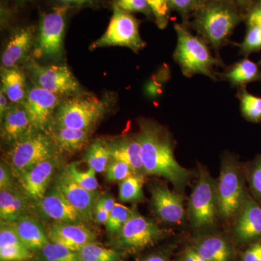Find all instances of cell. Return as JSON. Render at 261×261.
Masks as SVG:
<instances>
[{"label": "cell", "mask_w": 261, "mask_h": 261, "mask_svg": "<svg viewBox=\"0 0 261 261\" xmlns=\"http://www.w3.org/2000/svg\"><path fill=\"white\" fill-rule=\"evenodd\" d=\"M256 261H261V254L260 256L258 257V258L257 259Z\"/></svg>", "instance_id": "55"}, {"label": "cell", "mask_w": 261, "mask_h": 261, "mask_svg": "<svg viewBox=\"0 0 261 261\" xmlns=\"http://www.w3.org/2000/svg\"><path fill=\"white\" fill-rule=\"evenodd\" d=\"M108 144L111 159L126 163L136 175L145 172L140 143L136 137H123Z\"/></svg>", "instance_id": "20"}, {"label": "cell", "mask_w": 261, "mask_h": 261, "mask_svg": "<svg viewBox=\"0 0 261 261\" xmlns=\"http://www.w3.org/2000/svg\"><path fill=\"white\" fill-rule=\"evenodd\" d=\"M77 252L81 261H118L119 252L106 248L95 243H90L82 247Z\"/></svg>", "instance_id": "28"}, {"label": "cell", "mask_w": 261, "mask_h": 261, "mask_svg": "<svg viewBox=\"0 0 261 261\" xmlns=\"http://www.w3.org/2000/svg\"><path fill=\"white\" fill-rule=\"evenodd\" d=\"M241 111L244 116L254 122L261 121V97L249 93L245 88L240 92Z\"/></svg>", "instance_id": "32"}, {"label": "cell", "mask_w": 261, "mask_h": 261, "mask_svg": "<svg viewBox=\"0 0 261 261\" xmlns=\"http://www.w3.org/2000/svg\"><path fill=\"white\" fill-rule=\"evenodd\" d=\"M252 189L257 195L261 197V161L257 163L251 174Z\"/></svg>", "instance_id": "43"}, {"label": "cell", "mask_w": 261, "mask_h": 261, "mask_svg": "<svg viewBox=\"0 0 261 261\" xmlns=\"http://www.w3.org/2000/svg\"><path fill=\"white\" fill-rule=\"evenodd\" d=\"M145 261H165L163 257L160 256H152L149 257Z\"/></svg>", "instance_id": "53"}, {"label": "cell", "mask_w": 261, "mask_h": 261, "mask_svg": "<svg viewBox=\"0 0 261 261\" xmlns=\"http://www.w3.org/2000/svg\"><path fill=\"white\" fill-rule=\"evenodd\" d=\"M174 28L178 41L173 58L183 74L188 77L202 74L215 80L214 68L222 66V62L211 55L202 39L192 35L183 25L176 23Z\"/></svg>", "instance_id": "3"}, {"label": "cell", "mask_w": 261, "mask_h": 261, "mask_svg": "<svg viewBox=\"0 0 261 261\" xmlns=\"http://www.w3.org/2000/svg\"><path fill=\"white\" fill-rule=\"evenodd\" d=\"M240 19L235 6L226 0H219L200 7L194 24L207 42L219 48L228 40Z\"/></svg>", "instance_id": "2"}, {"label": "cell", "mask_w": 261, "mask_h": 261, "mask_svg": "<svg viewBox=\"0 0 261 261\" xmlns=\"http://www.w3.org/2000/svg\"><path fill=\"white\" fill-rule=\"evenodd\" d=\"M94 216H95L96 221L99 224H106L109 219V213L104 208L102 203L99 202V199H98L95 209H94Z\"/></svg>", "instance_id": "44"}, {"label": "cell", "mask_w": 261, "mask_h": 261, "mask_svg": "<svg viewBox=\"0 0 261 261\" xmlns=\"http://www.w3.org/2000/svg\"><path fill=\"white\" fill-rule=\"evenodd\" d=\"M152 203L156 214L166 222L178 224L185 216L181 196L171 192L168 187H154L152 190Z\"/></svg>", "instance_id": "18"}, {"label": "cell", "mask_w": 261, "mask_h": 261, "mask_svg": "<svg viewBox=\"0 0 261 261\" xmlns=\"http://www.w3.org/2000/svg\"><path fill=\"white\" fill-rule=\"evenodd\" d=\"M115 8L127 13H142L145 15L152 13L147 0H115Z\"/></svg>", "instance_id": "38"}, {"label": "cell", "mask_w": 261, "mask_h": 261, "mask_svg": "<svg viewBox=\"0 0 261 261\" xmlns=\"http://www.w3.org/2000/svg\"><path fill=\"white\" fill-rule=\"evenodd\" d=\"M136 138L140 143L145 173L162 176L177 187L186 183L190 171L175 159L172 142L165 130L153 123H142Z\"/></svg>", "instance_id": "1"}, {"label": "cell", "mask_w": 261, "mask_h": 261, "mask_svg": "<svg viewBox=\"0 0 261 261\" xmlns=\"http://www.w3.org/2000/svg\"><path fill=\"white\" fill-rule=\"evenodd\" d=\"M210 1H219V0H196V3H197V9H198L200 7L202 6V5H203L204 4H205V3H208V2Z\"/></svg>", "instance_id": "52"}, {"label": "cell", "mask_w": 261, "mask_h": 261, "mask_svg": "<svg viewBox=\"0 0 261 261\" xmlns=\"http://www.w3.org/2000/svg\"><path fill=\"white\" fill-rule=\"evenodd\" d=\"M59 97L36 84L28 89L23 105L35 132H46L50 126L61 103Z\"/></svg>", "instance_id": "9"}, {"label": "cell", "mask_w": 261, "mask_h": 261, "mask_svg": "<svg viewBox=\"0 0 261 261\" xmlns=\"http://www.w3.org/2000/svg\"><path fill=\"white\" fill-rule=\"evenodd\" d=\"M9 99L7 97L3 92H0V119L3 121V118L6 114L7 111L9 109L10 105L8 102Z\"/></svg>", "instance_id": "47"}, {"label": "cell", "mask_w": 261, "mask_h": 261, "mask_svg": "<svg viewBox=\"0 0 261 261\" xmlns=\"http://www.w3.org/2000/svg\"><path fill=\"white\" fill-rule=\"evenodd\" d=\"M110 159L111 157L108 144L102 140L94 142L89 146L86 154V163L97 173L106 171Z\"/></svg>", "instance_id": "27"}, {"label": "cell", "mask_w": 261, "mask_h": 261, "mask_svg": "<svg viewBox=\"0 0 261 261\" xmlns=\"http://www.w3.org/2000/svg\"><path fill=\"white\" fill-rule=\"evenodd\" d=\"M135 174L133 170L126 163L113 160L106 169V178L108 181H122Z\"/></svg>", "instance_id": "36"}, {"label": "cell", "mask_w": 261, "mask_h": 261, "mask_svg": "<svg viewBox=\"0 0 261 261\" xmlns=\"http://www.w3.org/2000/svg\"><path fill=\"white\" fill-rule=\"evenodd\" d=\"M170 7L177 10L183 16L190 13L192 10H197L196 0H168Z\"/></svg>", "instance_id": "41"}, {"label": "cell", "mask_w": 261, "mask_h": 261, "mask_svg": "<svg viewBox=\"0 0 261 261\" xmlns=\"http://www.w3.org/2000/svg\"><path fill=\"white\" fill-rule=\"evenodd\" d=\"M55 188L83 216L85 221L93 219L94 209L98 200L96 192H89L80 186L65 168L57 178Z\"/></svg>", "instance_id": "13"}, {"label": "cell", "mask_w": 261, "mask_h": 261, "mask_svg": "<svg viewBox=\"0 0 261 261\" xmlns=\"http://www.w3.org/2000/svg\"><path fill=\"white\" fill-rule=\"evenodd\" d=\"M17 245H23V244L19 238L14 228L9 223L1 222L0 249Z\"/></svg>", "instance_id": "39"}, {"label": "cell", "mask_w": 261, "mask_h": 261, "mask_svg": "<svg viewBox=\"0 0 261 261\" xmlns=\"http://www.w3.org/2000/svg\"><path fill=\"white\" fill-rule=\"evenodd\" d=\"M261 254V244L254 245L243 255V261H256Z\"/></svg>", "instance_id": "46"}, {"label": "cell", "mask_w": 261, "mask_h": 261, "mask_svg": "<svg viewBox=\"0 0 261 261\" xmlns=\"http://www.w3.org/2000/svg\"><path fill=\"white\" fill-rule=\"evenodd\" d=\"M235 233L242 241H249L261 236V207L251 199L244 202Z\"/></svg>", "instance_id": "21"}, {"label": "cell", "mask_w": 261, "mask_h": 261, "mask_svg": "<svg viewBox=\"0 0 261 261\" xmlns=\"http://www.w3.org/2000/svg\"><path fill=\"white\" fill-rule=\"evenodd\" d=\"M117 233L118 246L139 250L159 240L162 231L152 221L135 213Z\"/></svg>", "instance_id": "12"}, {"label": "cell", "mask_w": 261, "mask_h": 261, "mask_svg": "<svg viewBox=\"0 0 261 261\" xmlns=\"http://www.w3.org/2000/svg\"><path fill=\"white\" fill-rule=\"evenodd\" d=\"M135 214L126 206L116 203L106 224V228L110 233H118Z\"/></svg>", "instance_id": "33"}, {"label": "cell", "mask_w": 261, "mask_h": 261, "mask_svg": "<svg viewBox=\"0 0 261 261\" xmlns=\"http://www.w3.org/2000/svg\"><path fill=\"white\" fill-rule=\"evenodd\" d=\"M261 49V28L257 27H248L246 36L243 42L240 44L241 54L247 56Z\"/></svg>", "instance_id": "34"}, {"label": "cell", "mask_w": 261, "mask_h": 261, "mask_svg": "<svg viewBox=\"0 0 261 261\" xmlns=\"http://www.w3.org/2000/svg\"><path fill=\"white\" fill-rule=\"evenodd\" d=\"M218 209L221 216L229 218L243 203V184L238 168L232 163H224L217 188Z\"/></svg>", "instance_id": "11"}, {"label": "cell", "mask_w": 261, "mask_h": 261, "mask_svg": "<svg viewBox=\"0 0 261 261\" xmlns=\"http://www.w3.org/2000/svg\"><path fill=\"white\" fill-rule=\"evenodd\" d=\"M235 1L240 6L246 8L251 4L252 0H235Z\"/></svg>", "instance_id": "51"}, {"label": "cell", "mask_w": 261, "mask_h": 261, "mask_svg": "<svg viewBox=\"0 0 261 261\" xmlns=\"http://www.w3.org/2000/svg\"><path fill=\"white\" fill-rule=\"evenodd\" d=\"M114 8L113 14L106 32L102 37L91 44V50L99 47L120 46L129 48L138 53L145 47L140 37L139 22L129 13Z\"/></svg>", "instance_id": "8"}, {"label": "cell", "mask_w": 261, "mask_h": 261, "mask_svg": "<svg viewBox=\"0 0 261 261\" xmlns=\"http://www.w3.org/2000/svg\"><path fill=\"white\" fill-rule=\"evenodd\" d=\"M108 107L106 101L93 96H73L60 103L51 124L90 130L106 114Z\"/></svg>", "instance_id": "4"}, {"label": "cell", "mask_w": 261, "mask_h": 261, "mask_svg": "<svg viewBox=\"0 0 261 261\" xmlns=\"http://www.w3.org/2000/svg\"><path fill=\"white\" fill-rule=\"evenodd\" d=\"M143 261H145V260H143Z\"/></svg>", "instance_id": "58"}, {"label": "cell", "mask_w": 261, "mask_h": 261, "mask_svg": "<svg viewBox=\"0 0 261 261\" xmlns=\"http://www.w3.org/2000/svg\"><path fill=\"white\" fill-rule=\"evenodd\" d=\"M15 192L16 190L13 188L0 192V218L2 222H5L8 219Z\"/></svg>", "instance_id": "40"}, {"label": "cell", "mask_w": 261, "mask_h": 261, "mask_svg": "<svg viewBox=\"0 0 261 261\" xmlns=\"http://www.w3.org/2000/svg\"><path fill=\"white\" fill-rule=\"evenodd\" d=\"M99 201L102 203L104 208L106 209L109 214H111V211H112L113 207H114L116 203L112 197H110V196L108 195L100 197V198L99 199Z\"/></svg>", "instance_id": "48"}, {"label": "cell", "mask_w": 261, "mask_h": 261, "mask_svg": "<svg viewBox=\"0 0 261 261\" xmlns=\"http://www.w3.org/2000/svg\"><path fill=\"white\" fill-rule=\"evenodd\" d=\"M260 63H261V61H260Z\"/></svg>", "instance_id": "59"}, {"label": "cell", "mask_w": 261, "mask_h": 261, "mask_svg": "<svg viewBox=\"0 0 261 261\" xmlns=\"http://www.w3.org/2000/svg\"><path fill=\"white\" fill-rule=\"evenodd\" d=\"M39 251L37 261H74L79 260L76 252L72 251L61 244L49 242Z\"/></svg>", "instance_id": "30"}, {"label": "cell", "mask_w": 261, "mask_h": 261, "mask_svg": "<svg viewBox=\"0 0 261 261\" xmlns=\"http://www.w3.org/2000/svg\"><path fill=\"white\" fill-rule=\"evenodd\" d=\"M36 37L33 27H24L15 30L10 36L2 55L1 63L3 68L18 67L25 61L34 47Z\"/></svg>", "instance_id": "15"}, {"label": "cell", "mask_w": 261, "mask_h": 261, "mask_svg": "<svg viewBox=\"0 0 261 261\" xmlns=\"http://www.w3.org/2000/svg\"><path fill=\"white\" fill-rule=\"evenodd\" d=\"M119 198L122 202H135L144 198L143 178L141 175H132L121 181Z\"/></svg>", "instance_id": "29"}, {"label": "cell", "mask_w": 261, "mask_h": 261, "mask_svg": "<svg viewBox=\"0 0 261 261\" xmlns=\"http://www.w3.org/2000/svg\"><path fill=\"white\" fill-rule=\"evenodd\" d=\"M71 177L80 186L83 187L89 192H96L99 188L96 171L91 166H88L87 170L80 168V162H73L67 166Z\"/></svg>", "instance_id": "31"}, {"label": "cell", "mask_w": 261, "mask_h": 261, "mask_svg": "<svg viewBox=\"0 0 261 261\" xmlns=\"http://www.w3.org/2000/svg\"><path fill=\"white\" fill-rule=\"evenodd\" d=\"M58 155L43 161L18 178L27 198L39 202L46 195L48 187L58 168Z\"/></svg>", "instance_id": "14"}, {"label": "cell", "mask_w": 261, "mask_h": 261, "mask_svg": "<svg viewBox=\"0 0 261 261\" xmlns=\"http://www.w3.org/2000/svg\"><path fill=\"white\" fill-rule=\"evenodd\" d=\"M151 11L160 29L167 27L169 20L170 7L168 0H147Z\"/></svg>", "instance_id": "35"}, {"label": "cell", "mask_w": 261, "mask_h": 261, "mask_svg": "<svg viewBox=\"0 0 261 261\" xmlns=\"http://www.w3.org/2000/svg\"><path fill=\"white\" fill-rule=\"evenodd\" d=\"M74 261H81V260H74Z\"/></svg>", "instance_id": "57"}, {"label": "cell", "mask_w": 261, "mask_h": 261, "mask_svg": "<svg viewBox=\"0 0 261 261\" xmlns=\"http://www.w3.org/2000/svg\"><path fill=\"white\" fill-rule=\"evenodd\" d=\"M248 27H257L261 28V5L255 7L252 10L247 20Z\"/></svg>", "instance_id": "45"}, {"label": "cell", "mask_w": 261, "mask_h": 261, "mask_svg": "<svg viewBox=\"0 0 261 261\" xmlns=\"http://www.w3.org/2000/svg\"><path fill=\"white\" fill-rule=\"evenodd\" d=\"M13 145L8 158L10 171L17 179L39 163L58 155L54 141L42 132H33Z\"/></svg>", "instance_id": "5"}, {"label": "cell", "mask_w": 261, "mask_h": 261, "mask_svg": "<svg viewBox=\"0 0 261 261\" xmlns=\"http://www.w3.org/2000/svg\"><path fill=\"white\" fill-rule=\"evenodd\" d=\"M9 224L14 228L24 246L32 251L41 250L50 242L42 225L33 218L24 216Z\"/></svg>", "instance_id": "22"}, {"label": "cell", "mask_w": 261, "mask_h": 261, "mask_svg": "<svg viewBox=\"0 0 261 261\" xmlns=\"http://www.w3.org/2000/svg\"><path fill=\"white\" fill-rule=\"evenodd\" d=\"M38 203L42 214L57 222L80 224L85 221L82 215L56 188L44 195Z\"/></svg>", "instance_id": "17"}, {"label": "cell", "mask_w": 261, "mask_h": 261, "mask_svg": "<svg viewBox=\"0 0 261 261\" xmlns=\"http://www.w3.org/2000/svg\"><path fill=\"white\" fill-rule=\"evenodd\" d=\"M57 1L62 3V5L70 7V5L81 6V5L91 4V3H94L96 0H57Z\"/></svg>", "instance_id": "49"}, {"label": "cell", "mask_w": 261, "mask_h": 261, "mask_svg": "<svg viewBox=\"0 0 261 261\" xmlns=\"http://www.w3.org/2000/svg\"><path fill=\"white\" fill-rule=\"evenodd\" d=\"M32 250L23 245H17L0 249L1 261H27L32 259Z\"/></svg>", "instance_id": "37"}, {"label": "cell", "mask_w": 261, "mask_h": 261, "mask_svg": "<svg viewBox=\"0 0 261 261\" xmlns=\"http://www.w3.org/2000/svg\"><path fill=\"white\" fill-rule=\"evenodd\" d=\"M13 177L10 169L5 166V163L0 165V190H10L13 188Z\"/></svg>", "instance_id": "42"}, {"label": "cell", "mask_w": 261, "mask_h": 261, "mask_svg": "<svg viewBox=\"0 0 261 261\" xmlns=\"http://www.w3.org/2000/svg\"><path fill=\"white\" fill-rule=\"evenodd\" d=\"M47 235L51 243L61 244L73 252L96 240L95 234L85 226L69 223H56L49 228Z\"/></svg>", "instance_id": "16"}, {"label": "cell", "mask_w": 261, "mask_h": 261, "mask_svg": "<svg viewBox=\"0 0 261 261\" xmlns=\"http://www.w3.org/2000/svg\"><path fill=\"white\" fill-rule=\"evenodd\" d=\"M197 253L206 261H228L230 249L224 240L212 237L204 240L197 248Z\"/></svg>", "instance_id": "26"}, {"label": "cell", "mask_w": 261, "mask_h": 261, "mask_svg": "<svg viewBox=\"0 0 261 261\" xmlns=\"http://www.w3.org/2000/svg\"><path fill=\"white\" fill-rule=\"evenodd\" d=\"M25 68L33 83L51 93L67 97L84 94L80 82L65 65H42L32 58Z\"/></svg>", "instance_id": "7"}, {"label": "cell", "mask_w": 261, "mask_h": 261, "mask_svg": "<svg viewBox=\"0 0 261 261\" xmlns=\"http://www.w3.org/2000/svg\"><path fill=\"white\" fill-rule=\"evenodd\" d=\"M218 208L217 190L205 173L200 178L192 192L190 202V214L195 227L214 224Z\"/></svg>", "instance_id": "10"}, {"label": "cell", "mask_w": 261, "mask_h": 261, "mask_svg": "<svg viewBox=\"0 0 261 261\" xmlns=\"http://www.w3.org/2000/svg\"><path fill=\"white\" fill-rule=\"evenodd\" d=\"M259 2H260V5H261V0H259Z\"/></svg>", "instance_id": "56"}, {"label": "cell", "mask_w": 261, "mask_h": 261, "mask_svg": "<svg viewBox=\"0 0 261 261\" xmlns=\"http://www.w3.org/2000/svg\"><path fill=\"white\" fill-rule=\"evenodd\" d=\"M2 123V138L8 143L14 144L25 136L35 132L31 125L23 104L12 103Z\"/></svg>", "instance_id": "19"}, {"label": "cell", "mask_w": 261, "mask_h": 261, "mask_svg": "<svg viewBox=\"0 0 261 261\" xmlns=\"http://www.w3.org/2000/svg\"><path fill=\"white\" fill-rule=\"evenodd\" d=\"M187 261H206L197 252L190 251L187 254Z\"/></svg>", "instance_id": "50"}, {"label": "cell", "mask_w": 261, "mask_h": 261, "mask_svg": "<svg viewBox=\"0 0 261 261\" xmlns=\"http://www.w3.org/2000/svg\"><path fill=\"white\" fill-rule=\"evenodd\" d=\"M16 1L21 2V3H23V2L29 1V0H16Z\"/></svg>", "instance_id": "54"}, {"label": "cell", "mask_w": 261, "mask_h": 261, "mask_svg": "<svg viewBox=\"0 0 261 261\" xmlns=\"http://www.w3.org/2000/svg\"><path fill=\"white\" fill-rule=\"evenodd\" d=\"M224 76L233 85L243 86L250 82L261 81V70L256 63L244 59L235 64L225 73Z\"/></svg>", "instance_id": "25"}, {"label": "cell", "mask_w": 261, "mask_h": 261, "mask_svg": "<svg viewBox=\"0 0 261 261\" xmlns=\"http://www.w3.org/2000/svg\"><path fill=\"white\" fill-rule=\"evenodd\" d=\"M1 92L13 104H23L27 98V80L24 72L18 67L1 68Z\"/></svg>", "instance_id": "24"}, {"label": "cell", "mask_w": 261, "mask_h": 261, "mask_svg": "<svg viewBox=\"0 0 261 261\" xmlns=\"http://www.w3.org/2000/svg\"><path fill=\"white\" fill-rule=\"evenodd\" d=\"M70 7L62 5L41 17L34 44V56L58 61L63 55L65 20Z\"/></svg>", "instance_id": "6"}, {"label": "cell", "mask_w": 261, "mask_h": 261, "mask_svg": "<svg viewBox=\"0 0 261 261\" xmlns=\"http://www.w3.org/2000/svg\"><path fill=\"white\" fill-rule=\"evenodd\" d=\"M89 133L90 130L73 129L53 124L46 132L58 148L70 153L83 149L88 142Z\"/></svg>", "instance_id": "23"}]
</instances>
